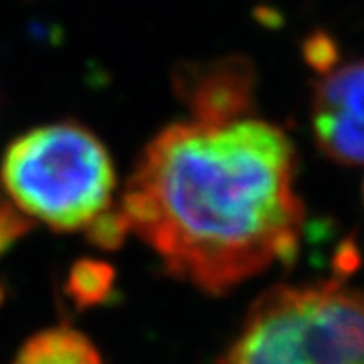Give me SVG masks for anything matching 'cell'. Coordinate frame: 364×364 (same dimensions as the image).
<instances>
[{
  "label": "cell",
  "mask_w": 364,
  "mask_h": 364,
  "mask_svg": "<svg viewBox=\"0 0 364 364\" xmlns=\"http://www.w3.org/2000/svg\"><path fill=\"white\" fill-rule=\"evenodd\" d=\"M0 188L31 219L69 233L112 207L116 168L90 128L57 122L11 142L0 162Z\"/></svg>",
  "instance_id": "7a4b0ae2"
},
{
  "label": "cell",
  "mask_w": 364,
  "mask_h": 364,
  "mask_svg": "<svg viewBox=\"0 0 364 364\" xmlns=\"http://www.w3.org/2000/svg\"><path fill=\"white\" fill-rule=\"evenodd\" d=\"M116 272L109 263L97 259H79L67 277V296L81 308H93L112 296Z\"/></svg>",
  "instance_id": "52a82bcc"
},
{
  "label": "cell",
  "mask_w": 364,
  "mask_h": 364,
  "mask_svg": "<svg viewBox=\"0 0 364 364\" xmlns=\"http://www.w3.org/2000/svg\"><path fill=\"white\" fill-rule=\"evenodd\" d=\"M360 267V249L354 239V235L346 237L344 241H340V245L334 251L332 257V272H334V279H346L352 273Z\"/></svg>",
  "instance_id": "8fae6325"
},
{
  "label": "cell",
  "mask_w": 364,
  "mask_h": 364,
  "mask_svg": "<svg viewBox=\"0 0 364 364\" xmlns=\"http://www.w3.org/2000/svg\"><path fill=\"white\" fill-rule=\"evenodd\" d=\"M87 239L100 249H117L130 233V225L126 221L119 205L107 207L85 227Z\"/></svg>",
  "instance_id": "ba28073f"
},
{
  "label": "cell",
  "mask_w": 364,
  "mask_h": 364,
  "mask_svg": "<svg viewBox=\"0 0 364 364\" xmlns=\"http://www.w3.org/2000/svg\"><path fill=\"white\" fill-rule=\"evenodd\" d=\"M312 134L328 160L364 164V61L336 65L314 83Z\"/></svg>",
  "instance_id": "5b68a950"
},
{
  "label": "cell",
  "mask_w": 364,
  "mask_h": 364,
  "mask_svg": "<svg viewBox=\"0 0 364 364\" xmlns=\"http://www.w3.org/2000/svg\"><path fill=\"white\" fill-rule=\"evenodd\" d=\"M301 53H304L306 63L312 67L314 71H318L320 75H324L336 65H340L338 43L324 31H314L312 35H308L301 45Z\"/></svg>",
  "instance_id": "30bf717a"
},
{
  "label": "cell",
  "mask_w": 364,
  "mask_h": 364,
  "mask_svg": "<svg viewBox=\"0 0 364 364\" xmlns=\"http://www.w3.org/2000/svg\"><path fill=\"white\" fill-rule=\"evenodd\" d=\"M219 364H364V291L340 279L272 287Z\"/></svg>",
  "instance_id": "3957f363"
},
{
  "label": "cell",
  "mask_w": 364,
  "mask_h": 364,
  "mask_svg": "<svg viewBox=\"0 0 364 364\" xmlns=\"http://www.w3.org/2000/svg\"><path fill=\"white\" fill-rule=\"evenodd\" d=\"M0 299H2V291H0Z\"/></svg>",
  "instance_id": "7c38bea8"
},
{
  "label": "cell",
  "mask_w": 364,
  "mask_h": 364,
  "mask_svg": "<svg viewBox=\"0 0 364 364\" xmlns=\"http://www.w3.org/2000/svg\"><path fill=\"white\" fill-rule=\"evenodd\" d=\"M172 90L195 122L229 124L253 112L257 71L245 55L237 53L181 63L172 71Z\"/></svg>",
  "instance_id": "277c9868"
},
{
  "label": "cell",
  "mask_w": 364,
  "mask_h": 364,
  "mask_svg": "<svg viewBox=\"0 0 364 364\" xmlns=\"http://www.w3.org/2000/svg\"><path fill=\"white\" fill-rule=\"evenodd\" d=\"M33 229V219L0 188V257Z\"/></svg>",
  "instance_id": "9c48e42d"
},
{
  "label": "cell",
  "mask_w": 364,
  "mask_h": 364,
  "mask_svg": "<svg viewBox=\"0 0 364 364\" xmlns=\"http://www.w3.org/2000/svg\"><path fill=\"white\" fill-rule=\"evenodd\" d=\"M13 364H104L87 336L73 328H51L26 340Z\"/></svg>",
  "instance_id": "8992f818"
},
{
  "label": "cell",
  "mask_w": 364,
  "mask_h": 364,
  "mask_svg": "<svg viewBox=\"0 0 364 364\" xmlns=\"http://www.w3.org/2000/svg\"><path fill=\"white\" fill-rule=\"evenodd\" d=\"M296 164L286 132L263 119L176 122L144 148L119 208L170 275L227 294L298 257L306 213Z\"/></svg>",
  "instance_id": "6da1fadb"
}]
</instances>
